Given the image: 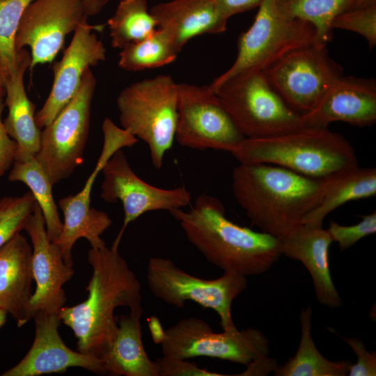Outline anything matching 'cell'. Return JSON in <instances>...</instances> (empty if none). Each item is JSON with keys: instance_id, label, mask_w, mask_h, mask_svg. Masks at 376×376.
<instances>
[{"instance_id": "1", "label": "cell", "mask_w": 376, "mask_h": 376, "mask_svg": "<svg viewBox=\"0 0 376 376\" xmlns=\"http://www.w3.org/2000/svg\"><path fill=\"white\" fill-rule=\"evenodd\" d=\"M118 249L112 245L88 250L92 276L86 288L88 297L57 313L61 323L72 330L81 353L99 357L115 336L116 308L141 306V283Z\"/></svg>"}, {"instance_id": "2", "label": "cell", "mask_w": 376, "mask_h": 376, "mask_svg": "<svg viewBox=\"0 0 376 376\" xmlns=\"http://www.w3.org/2000/svg\"><path fill=\"white\" fill-rule=\"evenodd\" d=\"M324 189V178L269 164L240 163L232 173L233 196L252 225L277 239L302 224Z\"/></svg>"}, {"instance_id": "3", "label": "cell", "mask_w": 376, "mask_h": 376, "mask_svg": "<svg viewBox=\"0 0 376 376\" xmlns=\"http://www.w3.org/2000/svg\"><path fill=\"white\" fill-rule=\"evenodd\" d=\"M169 213L189 242L224 272L259 275L281 256L279 239L231 221L223 203L214 196L202 194L188 210L181 208Z\"/></svg>"}, {"instance_id": "4", "label": "cell", "mask_w": 376, "mask_h": 376, "mask_svg": "<svg viewBox=\"0 0 376 376\" xmlns=\"http://www.w3.org/2000/svg\"><path fill=\"white\" fill-rule=\"evenodd\" d=\"M228 152L240 163L276 165L312 178L358 165L352 144L328 128L302 127L267 138H244Z\"/></svg>"}, {"instance_id": "5", "label": "cell", "mask_w": 376, "mask_h": 376, "mask_svg": "<svg viewBox=\"0 0 376 376\" xmlns=\"http://www.w3.org/2000/svg\"><path fill=\"white\" fill-rule=\"evenodd\" d=\"M178 84L171 75H159L125 87L116 98L122 128L148 145L157 169L175 141Z\"/></svg>"}, {"instance_id": "6", "label": "cell", "mask_w": 376, "mask_h": 376, "mask_svg": "<svg viewBox=\"0 0 376 376\" xmlns=\"http://www.w3.org/2000/svg\"><path fill=\"white\" fill-rule=\"evenodd\" d=\"M210 87L245 138H267L304 127L301 116L284 102L262 70L242 71Z\"/></svg>"}, {"instance_id": "7", "label": "cell", "mask_w": 376, "mask_h": 376, "mask_svg": "<svg viewBox=\"0 0 376 376\" xmlns=\"http://www.w3.org/2000/svg\"><path fill=\"white\" fill-rule=\"evenodd\" d=\"M153 336L162 356L188 359L211 357L248 366L267 361L269 342L259 329L247 328L215 333L210 325L196 317L185 318Z\"/></svg>"}, {"instance_id": "8", "label": "cell", "mask_w": 376, "mask_h": 376, "mask_svg": "<svg viewBox=\"0 0 376 376\" xmlns=\"http://www.w3.org/2000/svg\"><path fill=\"white\" fill-rule=\"evenodd\" d=\"M315 42L314 27L287 14L276 0H264L251 26L239 36L232 65L209 85L242 71H264L290 51Z\"/></svg>"}, {"instance_id": "9", "label": "cell", "mask_w": 376, "mask_h": 376, "mask_svg": "<svg viewBox=\"0 0 376 376\" xmlns=\"http://www.w3.org/2000/svg\"><path fill=\"white\" fill-rule=\"evenodd\" d=\"M146 277L149 290L162 301L180 308L187 301L196 302L218 314L223 330L237 329L231 308L234 299L247 287L245 276L224 272L217 279H201L181 269L169 258L152 257Z\"/></svg>"}, {"instance_id": "10", "label": "cell", "mask_w": 376, "mask_h": 376, "mask_svg": "<svg viewBox=\"0 0 376 376\" xmlns=\"http://www.w3.org/2000/svg\"><path fill=\"white\" fill-rule=\"evenodd\" d=\"M96 83L91 68H88L74 97L40 132L35 158L53 185L68 178L83 163Z\"/></svg>"}, {"instance_id": "11", "label": "cell", "mask_w": 376, "mask_h": 376, "mask_svg": "<svg viewBox=\"0 0 376 376\" xmlns=\"http://www.w3.org/2000/svg\"><path fill=\"white\" fill-rule=\"evenodd\" d=\"M263 72L284 102L301 116L313 109L343 76L327 45L315 42L290 51Z\"/></svg>"}, {"instance_id": "12", "label": "cell", "mask_w": 376, "mask_h": 376, "mask_svg": "<svg viewBox=\"0 0 376 376\" xmlns=\"http://www.w3.org/2000/svg\"><path fill=\"white\" fill-rule=\"evenodd\" d=\"M104 143L97 162L86 180L82 189L75 195H68L58 201L64 215L63 229L54 241L62 253L65 262L72 266V249L79 238L86 239L91 248H102L105 242L101 235L112 224L109 214L91 207V193L96 177L107 161L118 150L132 147L138 139L127 130L118 127L106 118L102 125Z\"/></svg>"}, {"instance_id": "13", "label": "cell", "mask_w": 376, "mask_h": 376, "mask_svg": "<svg viewBox=\"0 0 376 376\" xmlns=\"http://www.w3.org/2000/svg\"><path fill=\"white\" fill-rule=\"evenodd\" d=\"M175 139L184 147L228 151L245 137L209 86L178 84Z\"/></svg>"}, {"instance_id": "14", "label": "cell", "mask_w": 376, "mask_h": 376, "mask_svg": "<svg viewBox=\"0 0 376 376\" xmlns=\"http://www.w3.org/2000/svg\"><path fill=\"white\" fill-rule=\"evenodd\" d=\"M102 172L101 198L106 202L120 201L124 219L113 245L118 246L128 225L142 214L152 211L171 212L191 204V193L185 187L163 189L141 180L130 167L122 148L107 161Z\"/></svg>"}, {"instance_id": "15", "label": "cell", "mask_w": 376, "mask_h": 376, "mask_svg": "<svg viewBox=\"0 0 376 376\" xmlns=\"http://www.w3.org/2000/svg\"><path fill=\"white\" fill-rule=\"evenodd\" d=\"M88 17L82 0H34L19 22L15 50L31 49L30 70L52 63L66 36L87 22Z\"/></svg>"}, {"instance_id": "16", "label": "cell", "mask_w": 376, "mask_h": 376, "mask_svg": "<svg viewBox=\"0 0 376 376\" xmlns=\"http://www.w3.org/2000/svg\"><path fill=\"white\" fill-rule=\"evenodd\" d=\"M104 25H91L86 22L74 32L72 39L62 58L54 63V81L49 95L35 114L39 129L51 123L72 100L79 89L84 72L106 59V48L93 31Z\"/></svg>"}, {"instance_id": "17", "label": "cell", "mask_w": 376, "mask_h": 376, "mask_svg": "<svg viewBox=\"0 0 376 376\" xmlns=\"http://www.w3.org/2000/svg\"><path fill=\"white\" fill-rule=\"evenodd\" d=\"M32 244V273L36 282L29 306L32 319L38 311L58 313L66 303L63 286L74 275L59 247L48 238L45 221L37 203L24 227Z\"/></svg>"}, {"instance_id": "18", "label": "cell", "mask_w": 376, "mask_h": 376, "mask_svg": "<svg viewBox=\"0 0 376 376\" xmlns=\"http://www.w3.org/2000/svg\"><path fill=\"white\" fill-rule=\"evenodd\" d=\"M33 319L35 336L31 348L19 362L3 372L2 376L61 373L74 367L95 373H106L100 358L74 351L65 345L58 332L61 321L57 313L38 311Z\"/></svg>"}, {"instance_id": "19", "label": "cell", "mask_w": 376, "mask_h": 376, "mask_svg": "<svg viewBox=\"0 0 376 376\" xmlns=\"http://www.w3.org/2000/svg\"><path fill=\"white\" fill-rule=\"evenodd\" d=\"M301 117L304 127L328 128L337 121L357 127L373 125L376 122L375 80L343 75Z\"/></svg>"}, {"instance_id": "20", "label": "cell", "mask_w": 376, "mask_h": 376, "mask_svg": "<svg viewBox=\"0 0 376 376\" xmlns=\"http://www.w3.org/2000/svg\"><path fill=\"white\" fill-rule=\"evenodd\" d=\"M279 240L281 255L300 261L308 271L317 300L329 308L340 307L342 299L331 276L329 247L333 240L327 229L301 224Z\"/></svg>"}, {"instance_id": "21", "label": "cell", "mask_w": 376, "mask_h": 376, "mask_svg": "<svg viewBox=\"0 0 376 376\" xmlns=\"http://www.w3.org/2000/svg\"><path fill=\"white\" fill-rule=\"evenodd\" d=\"M32 249L20 233L0 248V309L21 327L30 320Z\"/></svg>"}, {"instance_id": "22", "label": "cell", "mask_w": 376, "mask_h": 376, "mask_svg": "<svg viewBox=\"0 0 376 376\" xmlns=\"http://www.w3.org/2000/svg\"><path fill=\"white\" fill-rule=\"evenodd\" d=\"M31 63V54L25 48L17 51L15 69L4 84L8 115L3 123L7 134L17 143L15 162H19L34 157L40 143L41 131L35 120L36 107L29 99L24 84V73Z\"/></svg>"}, {"instance_id": "23", "label": "cell", "mask_w": 376, "mask_h": 376, "mask_svg": "<svg viewBox=\"0 0 376 376\" xmlns=\"http://www.w3.org/2000/svg\"><path fill=\"white\" fill-rule=\"evenodd\" d=\"M150 10L158 28L169 34L180 52L194 37L224 32L228 20L213 0H172Z\"/></svg>"}, {"instance_id": "24", "label": "cell", "mask_w": 376, "mask_h": 376, "mask_svg": "<svg viewBox=\"0 0 376 376\" xmlns=\"http://www.w3.org/2000/svg\"><path fill=\"white\" fill-rule=\"evenodd\" d=\"M116 318L118 328L100 354L106 373L111 375L158 376L155 361L146 354L141 338V306Z\"/></svg>"}, {"instance_id": "25", "label": "cell", "mask_w": 376, "mask_h": 376, "mask_svg": "<svg viewBox=\"0 0 376 376\" xmlns=\"http://www.w3.org/2000/svg\"><path fill=\"white\" fill-rule=\"evenodd\" d=\"M324 189L318 205L303 219L302 224L322 226L328 214L352 201L376 195V169L358 165L324 178Z\"/></svg>"}, {"instance_id": "26", "label": "cell", "mask_w": 376, "mask_h": 376, "mask_svg": "<svg viewBox=\"0 0 376 376\" xmlns=\"http://www.w3.org/2000/svg\"><path fill=\"white\" fill-rule=\"evenodd\" d=\"M313 310L308 305L299 317L301 338L296 354L274 370L276 376H345L351 362L332 361L318 351L311 337Z\"/></svg>"}, {"instance_id": "27", "label": "cell", "mask_w": 376, "mask_h": 376, "mask_svg": "<svg viewBox=\"0 0 376 376\" xmlns=\"http://www.w3.org/2000/svg\"><path fill=\"white\" fill-rule=\"evenodd\" d=\"M107 24L112 47L121 49L148 38L158 28L148 0H121Z\"/></svg>"}, {"instance_id": "28", "label": "cell", "mask_w": 376, "mask_h": 376, "mask_svg": "<svg viewBox=\"0 0 376 376\" xmlns=\"http://www.w3.org/2000/svg\"><path fill=\"white\" fill-rule=\"evenodd\" d=\"M8 179L23 182L30 188L42 212L48 238L55 240L62 231L63 222L53 197V185L38 160L34 157L24 162H15Z\"/></svg>"}, {"instance_id": "29", "label": "cell", "mask_w": 376, "mask_h": 376, "mask_svg": "<svg viewBox=\"0 0 376 376\" xmlns=\"http://www.w3.org/2000/svg\"><path fill=\"white\" fill-rule=\"evenodd\" d=\"M179 53L169 34L157 28L148 38L122 49L118 65L126 71L159 68L175 61Z\"/></svg>"}, {"instance_id": "30", "label": "cell", "mask_w": 376, "mask_h": 376, "mask_svg": "<svg viewBox=\"0 0 376 376\" xmlns=\"http://www.w3.org/2000/svg\"><path fill=\"white\" fill-rule=\"evenodd\" d=\"M353 0H276L289 15L311 24L315 31V43L327 45L332 40L333 20L348 10Z\"/></svg>"}, {"instance_id": "31", "label": "cell", "mask_w": 376, "mask_h": 376, "mask_svg": "<svg viewBox=\"0 0 376 376\" xmlns=\"http://www.w3.org/2000/svg\"><path fill=\"white\" fill-rule=\"evenodd\" d=\"M34 0L0 1V86L15 70L17 52L15 39L22 17Z\"/></svg>"}, {"instance_id": "32", "label": "cell", "mask_w": 376, "mask_h": 376, "mask_svg": "<svg viewBox=\"0 0 376 376\" xmlns=\"http://www.w3.org/2000/svg\"><path fill=\"white\" fill-rule=\"evenodd\" d=\"M37 202L32 192L0 198V248L24 229Z\"/></svg>"}, {"instance_id": "33", "label": "cell", "mask_w": 376, "mask_h": 376, "mask_svg": "<svg viewBox=\"0 0 376 376\" xmlns=\"http://www.w3.org/2000/svg\"><path fill=\"white\" fill-rule=\"evenodd\" d=\"M331 27L361 35L373 48L376 44V4L344 11L334 18Z\"/></svg>"}, {"instance_id": "34", "label": "cell", "mask_w": 376, "mask_h": 376, "mask_svg": "<svg viewBox=\"0 0 376 376\" xmlns=\"http://www.w3.org/2000/svg\"><path fill=\"white\" fill-rule=\"evenodd\" d=\"M361 221L354 225L343 226L329 221L327 228L333 242L338 243L341 251L349 249L362 238L376 232V212L361 217Z\"/></svg>"}, {"instance_id": "35", "label": "cell", "mask_w": 376, "mask_h": 376, "mask_svg": "<svg viewBox=\"0 0 376 376\" xmlns=\"http://www.w3.org/2000/svg\"><path fill=\"white\" fill-rule=\"evenodd\" d=\"M158 376H223L185 359L162 356L155 361Z\"/></svg>"}, {"instance_id": "36", "label": "cell", "mask_w": 376, "mask_h": 376, "mask_svg": "<svg viewBox=\"0 0 376 376\" xmlns=\"http://www.w3.org/2000/svg\"><path fill=\"white\" fill-rule=\"evenodd\" d=\"M343 340L355 353L357 361L352 363L348 368L350 376H375L376 375V352L366 350L362 340L357 338H343Z\"/></svg>"}, {"instance_id": "37", "label": "cell", "mask_w": 376, "mask_h": 376, "mask_svg": "<svg viewBox=\"0 0 376 376\" xmlns=\"http://www.w3.org/2000/svg\"><path fill=\"white\" fill-rule=\"evenodd\" d=\"M4 96H0V178L10 168L15 161L17 142L7 134L1 119L5 107Z\"/></svg>"}, {"instance_id": "38", "label": "cell", "mask_w": 376, "mask_h": 376, "mask_svg": "<svg viewBox=\"0 0 376 376\" xmlns=\"http://www.w3.org/2000/svg\"><path fill=\"white\" fill-rule=\"evenodd\" d=\"M264 0H213L222 14L230 17L258 7Z\"/></svg>"}, {"instance_id": "39", "label": "cell", "mask_w": 376, "mask_h": 376, "mask_svg": "<svg viewBox=\"0 0 376 376\" xmlns=\"http://www.w3.org/2000/svg\"><path fill=\"white\" fill-rule=\"evenodd\" d=\"M86 12L89 16L97 15L107 5L109 0H82Z\"/></svg>"}, {"instance_id": "40", "label": "cell", "mask_w": 376, "mask_h": 376, "mask_svg": "<svg viewBox=\"0 0 376 376\" xmlns=\"http://www.w3.org/2000/svg\"><path fill=\"white\" fill-rule=\"evenodd\" d=\"M373 4H376V0H353L348 10L363 8Z\"/></svg>"}, {"instance_id": "41", "label": "cell", "mask_w": 376, "mask_h": 376, "mask_svg": "<svg viewBox=\"0 0 376 376\" xmlns=\"http://www.w3.org/2000/svg\"><path fill=\"white\" fill-rule=\"evenodd\" d=\"M7 315L8 314L5 311L0 309V327L5 324Z\"/></svg>"}, {"instance_id": "42", "label": "cell", "mask_w": 376, "mask_h": 376, "mask_svg": "<svg viewBox=\"0 0 376 376\" xmlns=\"http://www.w3.org/2000/svg\"><path fill=\"white\" fill-rule=\"evenodd\" d=\"M5 93V88L0 86V96H4Z\"/></svg>"}, {"instance_id": "43", "label": "cell", "mask_w": 376, "mask_h": 376, "mask_svg": "<svg viewBox=\"0 0 376 376\" xmlns=\"http://www.w3.org/2000/svg\"><path fill=\"white\" fill-rule=\"evenodd\" d=\"M1 1V0H0Z\"/></svg>"}]
</instances>
